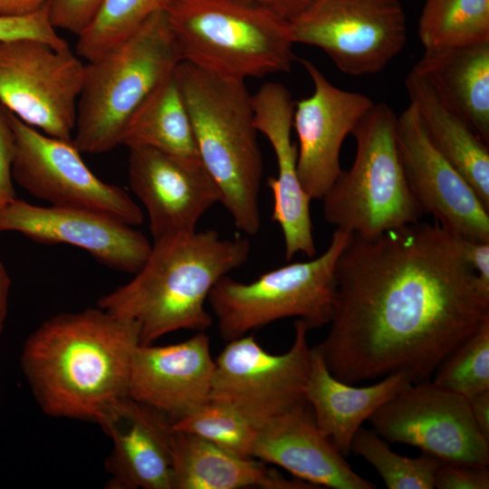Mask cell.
I'll use <instances>...</instances> for the list:
<instances>
[{"label": "cell", "mask_w": 489, "mask_h": 489, "mask_svg": "<svg viewBox=\"0 0 489 489\" xmlns=\"http://www.w3.org/2000/svg\"><path fill=\"white\" fill-rule=\"evenodd\" d=\"M336 279L330 329L314 347L345 383L397 372L413 383L427 380L489 321V290L465 261L457 235L436 221L353 235Z\"/></svg>", "instance_id": "cell-1"}, {"label": "cell", "mask_w": 489, "mask_h": 489, "mask_svg": "<svg viewBox=\"0 0 489 489\" xmlns=\"http://www.w3.org/2000/svg\"><path fill=\"white\" fill-rule=\"evenodd\" d=\"M139 344L136 321L99 306L60 313L28 336L21 368L46 415L98 423L113 401L129 395Z\"/></svg>", "instance_id": "cell-2"}, {"label": "cell", "mask_w": 489, "mask_h": 489, "mask_svg": "<svg viewBox=\"0 0 489 489\" xmlns=\"http://www.w3.org/2000/svg\"><path fill=\"white\" fill-rule=\"evenodd\" d=\"M250 252L248 239L223 238L213 229L154 240L133 279L97 306L136 321L141 345L178 330L205 331L213 322L205 306L211 289L244 264Z\"/></svg>", "instance_id": "cell-3"}, {"label": "cell", "mask_w": 489, "mask_h": 489, "mask_svg": "<svg viewBox=\"0 0 489 489\" xmlns=\"http://www.w3.org/2000/svg\"><path fill=\"white\" fill-rule=\"evenodd\" d=\"M175 76L188 111L198 157L235 226L261 229L264 162L252 95L244 81L218 76L182 61Z\"/></svg>", "instance_id": "cell-4"}, {"label": "cell", "mask_w": 489, "mask_h": 489, "mask_svg": "<svg viewBox=\"0 0 489 489\" xmlns=\"http://www.w3.org/2000/svg\"><path fill=\"white\" fill-rule=\"evenodd\" d=\"M181 60L244 81L288 72L296 56L290 23L244 0H174L165 9Z\"/></svg>", "instance_id": "cell-5"}, {"label": "cell", "mask_w": 489, "mask_h": 489, "mask_svg": "<svg viewBox=\"0 0 489 489\" xmlns=\"http://www.w3.org/2000/svg\"><path fill=\"white\" fill-rule=\"evenodd\" d=\"M181 62L162 10L86 63L72 138L80 152L99 154L121 146L134 113Z\"/></svg>", "instance_id": "cell-6"}, {"label": "cell", "mask_w": 489, "mask_h": 489, "mask_svg": "<svg viewBox=\"0 0 489 489\" xmlns=\"http://www.w3.org/2000/svg\"><path fill=\"white\" fill-rule=\"evenodd\" d=\"M397 117L387 103H374L353 129V163L321 198L324 219L335 228L372 237L416 223L424 215L398 153Z\"/></svg>", "instance_id": "cell-7"}, {"label": "cell", "mask_w": 489, "mask_h": 489, "mask_svg": "<svg viewBox=\"0 0 489 489\" xmlns=\"http://www.w3.org/2000/svg\"><path fill=\"white\" fill-rule=\"evenodd\" d=\"M352 236L335 228L328 247L318 257L281 266L251 283L229 274L219 279L207 302L221 337L229 341L292 317L309 330L329 324L337 294V263Z\"/></svg>", "instance_id": "cell-8"}, {"label": "cell", "mask_w": 489, "mask_h": 489, "mask_svg": "<svg viewBox=\"0 0 489 489\" xmlns=\"http://www.w3.org/2000/svg\"><path fill=\"white\" fill-rule=\"evenodd\" d=\"M308 331L297 319L292 344L282 354L266 351L251 333L227 341L215 359L210 399L231 406L256 429L307 404Z\"/></svg>", "instance_id": "cell-9"}, {"label": "cell", "mask_w": 489, "mask_h": 489, "mask_svg": "<svg viewBox=\"0 0 489 489\" xmlns=\"http://www.w3.org/2000/svg\"><path fill=\"white\" fill-rule=\"evenodd\" d=\"M289 23L295 43L321 49L352 76L382 71L408 39L400 0H312Z\"/></svg>", "instance_id": "cell-10"}, {"label": "cell", "mask_w": 489, "mask_h": 489, "mask_svg": "<svg viewBox=\"0 0 489 489\" xmlns=\"http://www.w3.org/2000/svg\"><path fill=\"white\" fill-rule=\"evenodd\" d=\"M85 63L70 47L0 41V103L41 132L72 141Z\"/></svg>", "instance_id": "cell-11"}, {"label": "cell", "mask_w": 489, "mask_h": 489, "mask_svg": "<svg viewBox=\"0 0 489 489\" xmlns=\"http://www.w3.org/2000/svg\"><path fill=\"white\" fill-rule=\"evenodd\" d=\"M6 111L15 140L12 174L22 188L52 206L100 212L132 226L142 224L140 206L123 188L96 177L72 141L48 136Z\"/></svg>", "instance_id": "cell-12"}, {"label": "cell", "mask_w": 489, "mask_h": 489, "mask_svg": "<svg viewBox=\"0 0 489 489\" xmlns=\"http://www.w3.org/2000/svg\"><path fill=\"white\" fill-rule=\"evenodd\" d=\"M384 440L416 446L446 463L488 466L489 439L467 398L423 380L410 384L368 419Z\"/></svg>", "instance_id": "cell-13"}, {"label": "cell", "mask_w": 489, "mask_h": 489, "mask_svg": "<svg viewBox=\"0 0 489 489\" xmlns=\"http://www.w3.org/2000/svg\"><path fill=\"white\" fill-rule=\"evenodd\" d=\"M396 134L407 180L423 213L455 235L489 242V207L430 141L411 104L398 115Z\"/></svg>", "instance_id": "cell-14"}, {"label": "cell", "mask_w": 489, "mask_h": 489, "mask_svg": "<svg viewBox=\"0 0 489 489\" xmlns=\"http://www.w3.org/2000/svg\"><path fill=\"white\" fill-rule=\"evenodd\" d=\"M6 231L41 244L79 247L102 264L133 274L151 250L141 232L112 216L78 207L36 206L17 198L0 208V232Z\"/></svg>", "instance_id": "cell-15"}, {"label": "cell", "mask_w": 489, "mask_h": 489, "mask_svg": "<svg viewBox=\"0 0 489 489\" xmlns=\"http://www.w3.org/2000/svg\"><path fill=\"white\" fill-rule=\"evenodd\" d=\"M300 61L312 82L313 91L294 104L297 171L307 195L321 200L342 170L340 155L346 137L374 102L362 93L333 85L311 61Z\"/></svg>", "instance_id": "cell-16"}, {"label": "cell", "mask_w": 489, "mask_h": 489, "mask_svg": "<svg viewBox=\"0 0 489 489\" xmlns=\"http://www.w3.org/2000/svg\"><path fill=\"white\" fill-rule=\"evenodd\" d=\"M129 182L145 207L153 240L197 230L220 197L199 158L129 148Z\"/></svg>", "instance_id": "cell-17"}, {"label": "cell", "mask_w": 489, "mask_h": 489, "mask_svg": "<svg viewBox=\"0 0 489 489\" xmlns=\"http://www.w3.org/2000/svg\"><path fill=\"white\" fill-rule=\"evenodd\" d=\"M255 125L269 141L277 176L267 180L273 198L272 219L282 230L287 260L298 254L313 257L316 246L310 212L312 198L303 190L297 171V145L292 139L295 102L279 82H266L252 94Z\"/></svg>", "instance_id": "cell-18"}, {"label": "cell", "mask_w": 489, "mask_h": 489, "mask_svg": "<svg viewBox=\"0 0 489 489\" xmlns=\"http://www.w3.org/2000/svg\"><path fill=\"white\" fill-rule=\"evenodd\" d=\"M214 369L210 340L204 331L170 345L139 344L128 394L173 423L210 399Z\"/></svg>", "instance_id": "cell-19"}, {"label": "cell", "mask_w": 489, "mask_h": 489, "mask_svg": "<svg viewBox=\"0 0 489 489\" xmlns=\"http://www.w3.org/2000/svg\"><path fill=\"white\" fill-rule=\"evenodd\" d=\"M110 438L105 461L110 489H172L171 421L129 395L113 401L98 423Z\"/></svg>", "instance_id": "cell-20"}, {"label": "cell", "mask_w": 489, "mask_h": 489, "mask_svg": "<svg viewBox=\"0 0 489 489\" xmlns=\"http://www.w3.org/2000/svg\"><path fill=\"white\" fill-rule=\"evenodd\" d=\"M308 405L283 413L257 428L252 456L279 465L317 488H376L356 474L322 435Z\"/></svg>", "instance_id": "cell-21"}, {"label": "cell", "mask_w": 489, "mask_h": 489, "mask_svg": "<svg viewBox=\"0 0 489 489\" xmlns=\"http://www.w3.org/2000/svg\"><path fill=\"white\" fill-rule=\"evenodd\" d=\"M412 383L407 374L397 372L373 385L354 387L335 378L312 347L305 397L319 430L345 456L362 424Z\"/></svg>", "instance_id": "cell-22"}, {"label": "cell", "mask_w": 489, "mask_h": 489, "mask_svg": "<svg viewBox=\"0 0 489 489\" xmlns=\"http://www.w3.org/2000/svg\"><path fill=\"white\" fill-rule=\"evenodd\" d=\"M172 489H313L300 479H286L254 457L221 449L189 433L171 436Z\"/></svg>", "instance_id": "cell-23"}, {"label": "cell", "mask_w": 489, "mask_h": 489, "mask_svg": "<svg viewBox=\"0 0 489 489\" xmlns=\"http://www.w3.org/2000/svg\"><path fill=\"white\" fill-rule=\"evenodd\" d=\"M405 88L430 141L489 207V149L482 138L427 77L411 70Z\"/></svg>", "instance_id": "cell-24"}, {"label": "cell", "mask_w": 489, "mask_h": 489, "mask_svg": "<svg viewBox=\"0 0 489 489\" xmlns=\"http://www.w3.org/2000/svg\"><path fill=\"white\" fill-rule=\"evenodd\" d=\"M412 71L427 77L486 143L489 140V40L425 50Z\"/></svg>", "instance_id": "cell-25"}, {"label": "cell", "mask_w": 489, "mask_h": 489, "mask_svg": "<svg viewBox=\"0 0 489 489\" xmlns=\"http://www.w3.org/2000/svg\"><path fill=\"white\" fill-rule=\"evenodd\" d=\"M121 145L152 148L199 158L188 111L174 72L143 101L129 120Z\"/></svg>", "instance_id": "cell-26"}, {"label": "cell", "mask_w": 489, "mask_h": 489, "mask_svg": "<svg viewBox=\"0 0 489 489\" xmlns=\"http://www.w3.org/2000/svg\"><path fill=\"white\" fill-rule=\"evenodd\" d=\"M417 34L424 50L489 40V0H425Z\"/></svg>", "instance_id": "cell-27"}, {"label": "cell", "mask_w": 489, "mask_h": 489, "mask_svg": "<svg viewBox=\"0 0 489 489\" xmlns=\"http://www.w3.org/2000/svg\"><path fill=\"white\" fill-rule=\"evenodd\" d=\"M174 0H104L87 29L78 36L75 53L91 62L132 34L153 14Z\"/></svg>", "instance_id": "cell-28"}, {"label": "cell", "mask_w": 489, "mask_h": 489, "mask_svg": "<svg viewBox=\"0 0 489 489\" xmlns=\"http://www.w3.org/2000/svg\"><path fill=\"white\" fill-rule=\"evenodd\" d=\"M350 451L370 464L388 489H433L436 473L443 463L423 452L415 458L400 455L373 429L362 427L353 436Z\"/></svg>", "instance_id": "cell-29"}, {"label": "cell", "mask_w": 489, "mask_h": 489, "mask_svg": "<svg viewBox=\"0 0 489 489\" xmlns=\"http://www.w3.org/2000/svg\"><path fill=\"white\" fill-rule=\"evenodd\" d=\"M171 428L195 435L235 455L253 457L257 429L231 406L209 399Z\"/></svg>", "instance_id": "cell-30"}, {"label": "cell", "mask_w": 489, "mask_h": 489, "mask_svg": "<svg viewBox=\"0 0 489 489\" xmlns=\"http://www.w3.org/2000/svg\"><path fill=\"white\" fill-rule=\"evenodd\" d=\"M435 372L433 382L467 398L489 390V321L457 346Z\"/></svg>", "instance_id": "cell-31"}, {"label": "cell", "mask_w": 489, "mask_h": 489, "mask_svg": "<svg viewBox=\"0 0 489 489\" xmlns=\"http://www.w3.org/2000/svg\"><path fill=\"white\" fill-rule=\"evenodd\" d=\"M34 39L54 49L69 47L53 26L46 4L37 12L24 16H0V41Z\"/></svg>", "instance_id": "cell-32"}, {"label": "cell", "mask_w": 489, "mask_h": 489, "mask_svg": "<svg viewBox=\"0 0 489 489\" xmlns=\"http://www.w3.org/2000/svg\"><path fill=\"white\" fill-rule=\"evenodd\" d=\"M104 0H47L48 14L55 29L82 34L95 18Z\"/></svg>", "instance_id": "cell-33"}, {"label": "cell", "mask_w": 489, "mask_h": 489, "mask_svg": "<svg viewBox=\"0 0 489 489\" xmlns=\"http://www.w3.org/2000/svg\"><path fill=\"white\" fill-rule=\"evenodd\" d=\"M435 488L438 489H488L489 469L443 462L435 476Z\"/></svg>", "instance_id": "cell-34"}, {"label": "cell", "mask_w": 489, "mask_h": 489, "mask_svg": "<svg viewBox=\"0 0 489 489\" xmlns=\"http://www.w3.org/2000/svg\"><path fill=\"white\" fill-rule=\"evenodd\" d=\"M14 133L6 109L0 103V208L16 199L13 184Z\"/></svg>", "instance_id": "cell-35"}, {"label": "cell", "mask_w": 489, "mask_h": 489, "mask_svg": "<svg viewBox=\"0 0 489 489\" xmlns=\"http://www.w3.org/2000/svg\"><path fill=\"white\" fill-rule=\"evenodd\" d=\"M457 237L465 261L476 274L481 284L489 290V242L460 235Z\"/></svg>", "instance_id": "cell-36"}, {"label": "cell", "mask_w": 489, "mask_h": 489, "mask_svg": "<svg viewBox=\"0 0 489 489\" xmlns=\"http://www.w3.org/2000/svg\"><path fill=\"white\" fill-rule=\"evenodd\" d=\"M254 5L267 8L280 16L290 21L302 10H304L312 0H244Z\"/></svg>", "instance_id": "cell-37"}, {"label": "cell", "mask_w": 489, "mask_h": 489, "mask_svg": "<svg viewBox=\"0 0 489 489\" xmlns=\"http://www.w3.org/2000/svg\"><path fill=\"white\" fill-rule=\"evenodd\" d=\"M474 420L484 436L489 439V390L468 398Z\"/></svg>", "instance_id": "cell-38"}, {"label": "cell", "mask_w": 489, "mask_h": 489, "mask_svg": "<svg viewBox=\"0 0 489 489\" xmlns=\"http://www.w3.org/2000/svg\"><path fill=\"white\" fill-rule=\"evenodd\" d=\"M47 0H0V16H24L40 10Z\"/></svg>", "instance_id": "cell-39"}, {"label": "cell", "mask_w": 489, "mask_h": 489, "mask_svg": "<svg viewBox=\"0 0 489 489\" xmlns=\"http://www.w3.org/2000/svg\"><path fill=\"white\" fill-rule=\"evenodd\" d=\"M11 279L0 257V336L7 315Z\"/></svg>", "instance_id": "cell-40"}]
</instances>
